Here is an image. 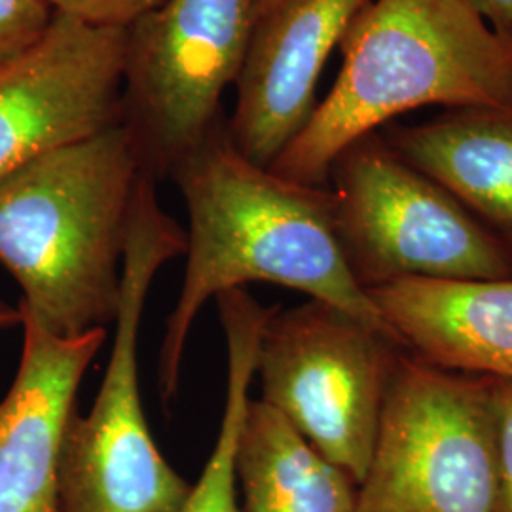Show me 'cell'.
<instances>
[{"label":"cell","mask_w":512,"mask_h":512,"mask_svg":"<svg viewBox=\"0 0 512 512\" xmlns=\"http://www.w3.org/2000/svg\"><path fill=\"white\" fill-rule=\"evenodd\" d=\"M54 14H65L95 27L128 29L156 6L154 0H44Z\"/></svg>","instance_id":"17"},{"label":"cell","mask_w":512,"mask_h":512,"mask_svg":"<svg viewBox=\"0 0 512 512\" xmlns=\"http://www.w3.org/2000/svg\"><path fill=\"white\" fill-rule=\"evenodd\" d=\"M403 351L397 338L327 302L275 308L256 355L260 401L361 484Z\"/></svg>","instance_id":"7"},{"label":"cell","mask_w":512,"mask_h":512,"mask_svg":"<svg viewBox=\"0 0 512 512\" xmlns=\"http://www.w3.org/2000/svg\"><path fill=\"white\" fill-rule=\"evenodd\" d=\"M370 0H283L258 19L239 74L228 135L249 162L270 167L304 129L334 48Z\"/></svg>","instance_id":"10"},{"label":"cell","mask_w":512,"mask_h":512,"mask_svg":"<svg viewBox=\"0 0 512 512\" xmlns=\"http://www.w3.org/2000/svg\"><path fill=\"white\" fill-rule=\"evenodd\" d=\"M283 0H255L256 21L264 18L266 14H270L275 6H279Z\"/></svg>","instance_id":"21"},{"label":"cell","mask_w":512,"mask_h":512,"mask_svg":"<svg viewBox=\"0 0 512 512\" xmlns=\"http://www.w3.org/2000/svg\"><path fill=\"white\" fill-rule=\"evenodd\" d=\"M143 167L118 124L0 181V266L18 308L61 338L114 323L129 209Z\"/></svg>","instance_id":"3"},{"label":"cell","mask_w":512,"mask_h":512,"mask_svg":"<svg viewBox=\"0 0 512 512\" xmlns=\"http://www.w3.org/2000/svg\"><path fill=\"white\" fill-rule=\"evenodd\" d=\"M336 232L368 291L401 279H503L512 249L374 131L330 167Z\"/></svg>","instance_id":"6"},{"label":"cell","mask_w":512,"mask_h":512,"mask_svg":"<svg viewBox=\"0 0 512 512\" xmlns=\"http://www.w3.org/2000/svg\"><path fill=\"white\" fill-rule=\"evenodd\" d=\"M21 327L18 372L0 401V512H61L63 435L107 329L61 338L23 313Z\"/></svg>","instance_id":"11"},{"label":"cell","mask_w":512,"mask_h":512,"mask_svg":"<svg viewBox=\"0 0 512 512\" xmlns=\"http://www.w3.org/2000/svg\"><path fill=\"white\" fill-rule=\"evenodd\" d=\"M18 325H21L19 308H14V306L6 304L4 300H0V330L14 329Z\"/></svg>","instance_id":"20"},{"label":"cell","mask_w":512,"mask_h":512,"mask_svg":"<svg viewBox=\"0 0 512 512\" xmlns=\"http://www.w3.org/2000/svg\"><path fill=\"white\" fill-rule=\"evenodd\" d=\"M183 194L186 268L158 361L165 404L179 391L184 349L203 306L247 283H275L348 311L397 338L342 251L329 186H308L249 162L220 122L171 175ZM399 340V338H397Z\"/></svg>","instance_id":"1"},{"label":"cell","mask_w":512,"mask_h":512,"mask_svg":"<svg viewBox=\"0 0 512 512\" xmlns=\"http://www.w3.org/2000/svg\"><path fill=\"white\" fill-rule=\"evenodd\" d=\"M236 475L241 512H353L359 484L321 456L272 406L251 401Z\"/></svg>","instance_id":"14"},{"label":"cell","mask_w":512,"mask_h":512,"mask_svg":"<svg viewBox=\"0 0 512 512\" xmlns=\"http://www.w3.org/2000/svg\"><path fill=\"white\" fill-rule=\"evenodd\" d=\"M156 183L141 171L135 184L109 365L90 412L74 410L63 435L61 512H179L192 490L152 439L139 385V332L150 285L188 245L186 230L158 200Z\"/></svg>","instance_id":"4"},{"label":"cell","mask_w":512,"mask_h":512,"mask_svg":"<svg viewBox=\"0 0 512 512\" xmlns=\"http://www.w3.org/2000/svg\"><path fill=\"white\" fill-rule=\"evenodd\" d=\"M52 19L54 10L44 0H0V63L37 44Z\"/></svg>","instance_id":"16"},{"label":"cell","mask_w":512,"mask_h":512,"mask_svg":"<svg viewBox=\"0 0 512 512\" xmlns=\"http://www.w3.org/2000/svg\"><path fill=\"white\" fill-rule=\"evenodd\" d=\"M126 33L54 14L37 44L0 63V181L122 124Z\"/></svg>","instance_id":"9"},{"label":"cell","mask_w":512,"mask_h":512,"mask_svg":"<svg viewBox=\"0 0 512 512\" xmlns=\"http://www.w3.org/2000/svg\"><path fill=\"white\" fill-rule=\"evenodd\" d=\"M154 2H156V6H158V4H162V2H164V0H154Z\"/></svg>","instance_id":"22"},{"label":"cell","mask_w":512,"mask_h":512,"mask_svg":"<svg viewBox=\"0 0 512 512\" xmlns=\"http://www.w3.org/2000/svg\"><path fill=\"white\" fill-rule=\"evenodd\" d=\"M366 293L410 353L450 372L512 384V275L401 279Z\"/></svg>","instance_id":"12"},{"label":"cell","mask_w":512,"mask_h":512,"mask_svg":"<svg viewBox=\"0 0 512 512\" xmlns=\"http://www.w3.org/2000/svg\"><path fill=\"white\" fill-rule=\"evenodd\" d=\"M512 50V0H465Z\"/></svg>","instance_id":"19"},{"label":"cell","mask_w":512,"mask_h":512,"mask_svg":"<svg viewBox=\"0 0 512 512\" xmlns=\"http://www.w3.org/2000/svg\"><path fill=\"white\" fill-rule=\"evenodd\" d=\"M215 300L228 349L226 403L215 448L179 512H241L236 475L239 433L251 403L262 330L275 308L260 306L245 289L224 291Z\"/></svg>","instance_id":"15"},{"label":"cell","mask_w":512,"mask_h":512,"mask_svg":"<svg viewBox=\"0 0 512 512\" xmlns=\"http://www.w3.org/2000/svg\"><path fill=\"white\" fill-rule=\"evenodd\" d=\"M380 133L512 249V107L446 109Z\"/></svg>","instance_id":"13"},{"label":"cell","mask_w":512,"mask_h":512,"mask_svg":"<svg viewBox=\"0 0 512 512\" xmlns=\"http://www.w3.org/2000/svg\"><path fill=\"white\" fill-rule=\"evenodd\" d=\"M255 25V0H164L129 25L122 126L156 181L222 122Z\"/></svg>","instance_id":"8"},{"label":"cell","mask_w":512,"mask_h":512,"mask_svg":"<svg viewBox=\"0 0 512 512\" xmlns=\"http://www.w3.org/2000/svg\"><path fill=\"white\" fill-rule=\"evenodd\" d=\"M492 382L499 437V505L501 512H512V384Z\"/></svg>","instance_id":"18"},{"label":"cell","mask_w":512,"mask_h":512,"mask_svg":"<svg viewBox=\"0 0 512 512\" xmlns=\"http://www.w3.org/2000/svg\"><path fill=\"white\" fill-rule=\"evenodd\" d=\"M353 512H501L494 382L404 349Z\"/></svg>","instance_id":"5"},{"label":"cell","mask_w":512,"mask_h":512,"mask_svg":"<svg viewBox=\"0 0 512 512\" xmlns=\"http://www.w3.org/2000/svg\"><path fill=\"white\" fill-rule=\"evenodd\" d=\"M329 95L277 158L279 177L329 186L357 139L425 107H512V50L465 0H370L340 42Z\"/></svg>","instance_id":"2"}]
</instances>
